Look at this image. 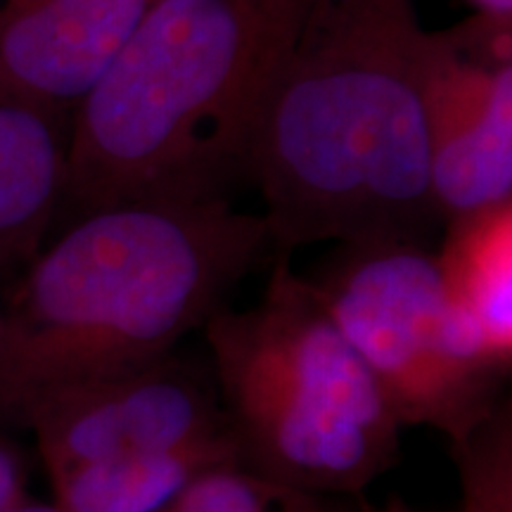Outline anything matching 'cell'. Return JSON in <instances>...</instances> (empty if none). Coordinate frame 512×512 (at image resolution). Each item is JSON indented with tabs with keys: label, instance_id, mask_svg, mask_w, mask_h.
Returning <instances> with one entry per match:
<instances>
[{
	"label": "cell",
	"instance_id": "cell-5",
	"mask_svg": "<svg viewBox=\"0 0 512 512\" xmlns=\"http://www.w3.org/2000/svg\"><path fill=\"white\" fill-rule=\"evenodd\" d=\"M311 285L401 427H434L453 446L503 401L508 377L448 302L437 254L425 245H339Z\"/></svg>",
	"mask_w": 512,
	"mask_h": 512
},
{
	"label": "cell",
	"instance_id": "cell-8",
	"mask_svg": "<svg viewBox=\"0 0 512 512\" xmlns=\"http://www.w3.org/2000/svg\"><path fill=\"white\" fill-rule=\"evenodd\" d=\"M150 0H0V95L67 114Z\"/></svg>",
	"mask_w": 512,
	"mask_h": 512
},
{
	"label": "cell",
	"instance_id": "cell-14",
	"mask_svg": "<svg viewBox=\"0 0 512 512\" xmlns=\"http://www.w3.org/2000/svg\"><path fill=\"white\" fill-rule=\"evenodd\" d=\"M477 8L482 17L501 19V22H510L512 17V0H467Z\"/></svg>",
	"mask_w": 512,
	"mask_h": 512
},
{
	"label": "cell",
	"instance_id": "cell-1",
	"mask_svg": "<svg viewBox=\"0 0 512 512\" xmlns=\"http://www.w3.org/2000/svg\"><path fill=\"white\" fill-rule=\"evenodd\" d=\"M427 41L415 0H311L249 155L273 247L425 245Z\"/></svg>",
	"mask_w": 512,
	"mask_h": 512
},
{
	"label": "cell",
	"instance_id": "cell-13",
	"mask_svg": "<svg viewBox=\"0 0 512 512\" xmlns=\"http://www.w3.org/2000/svg\"><path fill=\"white\" fill-rule=\"evenodd\" d=\"M27 496V467L15 444L0 434V512H8Z\"/></svg>",
	"mask_w": 512,
	"mask_h": 512
},
{
	"label": "cell",
	"instance_id": "cell-12",
	"mask_svg": "<svg viewBox=\"0 0 512 512\" xmlns=\"http://www.w3.org/2000/svg\"><path fill=\"white\" fill-rule=\"evenodd\" d=\"M460 470L458 512H512V408L501 401L465 441L451 446Z\"/></svg>",
	"mask_w": 512,
	"mask_h": 512
},
{
	"label": "cell",
	"instance_id": "cell-15",
	"mask_svg": "<svg viewBox=\"0 0 512 512\" xmlns=\"http://www.w3.org/2000/svg\"><path fill=\"white\" fill-rule=\"evenodd\" d=\"M8 512H62V510L53 503H36V501H29V498H24L22 503H17L15 508H10Z\"/></svg>",
	"mask_w": 512,
	"mask_h": 512
},
{
	"label": "cell",
	"instance_id": "cell-11",
	"mask_svg": "<svg viewBox=\"0 0 512 512\" xmlns=\"http://www.w3.org/2000/svg\"><path fill=\"white\" fill-rule=\"evenodd\" d=\"M437 264L448 302L482 339L498 373L512 370V200L448 221Z\"/></svg>",
	"mask_w": 512,
	"mask_h": 512
},
{
	"label": "cell",
	"instance_id": "cell-6",
	"mask_svg": "<svg viewBox=\"0 0 512 512\" xmlns=\"http://www.w3.org/2000/svg\"><path fill=\"white\" fill-rule=\"evenodd\" d=\"M425 128L441 223L512 200L510 22L430 31Z\"/></svg>",
	"mask_w": 512,
	"mask_h": 512
},
{
	"label": "cell",
	"instance_id": "cell-16",
	"mask_svg": "<svg viewBox=\"0 0 512 512\" xmlns=\"http://www.w3.org/2000/svg\"><path fill=\"white\" fill-rule=\"evenodd\" d=\"M354 512H411L408 510V505L401 501V498H392V501H387L382 505V508H356Z\"/></svg>",
	"mask_w": 512,
	"mask_h": 512
},
{
	"label": "cell",
	"instance_id": "cell-4",
	"mask_svg": "<svg viewBox=\"0 0 512 512\" xmlns=\"http://www.w3.org/2000/svg\"><path fill=\"white\" fill-rule=\"evenodd\" d=\"M204 330L247 470L309 494L361 496L396 463L401 422L287 254L254 309L221 306Z\"/></svg>",
	"mask_w": 512,
	"mask_h": 512
},
{
	"label": "cell",
	"instance_id": "cell-3",
	"mask_svg": "<svg viewBox=\"0 0 512 512\" xmlns=\"http://www.w3.org/2000/svg\"><path fill=\"white\" fill-rule=\"evenodd\" d=\"M268 245L264 214L230 202L119 204L67 223L0 302V427L174 354Z\"/></svg>",
	"mask_w": 512,
	"mask_h": 512
},
{
	"label": "cell",
	"instance_id": "cell-2",
	"mask_svg": "<svg viewBox=\"0 0 512 512\" xmlns=\"http://www.w3.org/2000/svg\"><path fill=\"white\" fill-rule=\"evenodd\" d=\"M309 3L150 0L69 117L55 226L119 204L230 202Z\"/></svg>",
	"mask_w": 512,
	"mask_h": 512
},
{
	"label": "cell",
	"instance_id": "cell-7",
	"mask_svg": "<svg viewBox=\"0 0 512 512\" xmlns=\"http://www.w3.org/2000/svg\"><path fill=\"white\" fill-rule=\"evenodd\" d=\"M24 430L46 472L93 460L157 453L228 432L216 380L174 354L50 396Z\"/></svg>",
	"mask_w": 512,
	"mask_h": 512
},
{
	"label": "cell",
	"instance_id": "cell-9",
	"mask_svg": "<svg viewBox=\"0 0 512 512\" xmlns=\"http://www.w3.org/2000/svg\"><path fill=\"white\" fill-rule=\"evenodd\" d=\"M67 114L0 95V287L46 245L62 202Z\"/></svg>",
	"mask_w": 512,
	"mask_h": 512
},
{
	"label": "cell",
	"instance_id": "cell-10",
	"mask_svg": "<svg viewBox=\"0 0 512 512\" xmlns=\"http://www.w3.org/2000/svg\"><path fill=\"white\" fill-rule=\"evenodd\" d=\"M233 463L240 451L228 430L169 451L62 467L48 479L62 512H164L204 472Z\"/></svg>",
	"mask_w": 512,
	"mask_h": 512
}]
</instances>
